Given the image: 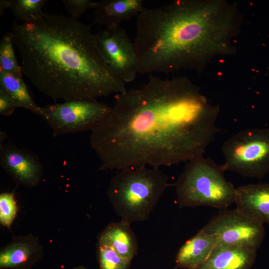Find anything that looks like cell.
<instances>
[{
	"instance_id": "obj_23",
	"label": "cell",
	"mask_w": 269,
	"mask_h": 269,
	"mask_svg": "<svg viewBox=\"0 0 269 269\" xmlns=\"http://www.w3.org/2000/svg\"><path fill=\"white\" fill-rule=\"evenodd\" d=\"M19 108L16 101L0 90V114L5 116H11L16 108Z\"/></svg>"
},
{
	"instance_id": "obj_14",
	"label": "cell",
	"mask_w": 269,
	"mask_h": 269,
	"mask_svg": "<svg viewBox=\"0 0 269 269\" xmlns=\"http://www.w3.org/2000/svg\"><path fill=\"white\" fill-rule=\"evenodd\" d=\"M142 0H103L95 2V21L106 28L119 26L124 20L136 17L144 8Z\"/></svg>"
},
{
	"instance_id": "obj_3",
	"label": "cell",
	"mask_w": 269,
	"mask_h": 269,
	"mask_svg": "<svg viewBox=\"0 0 269 269\" xmlns=\"http://www.w3.org/2000/svg\"><path fill=\"white\" fill-rule=\"evenodd\" d=\"M136 18L138 73L149 75L201 72L216 57L235 54L243 23L237 2L225 0H176Z\"/></svg>"
},
{
	"instance_id": "obj_17",
	"label": "cell",
	"mask_w": 269,
	"mask_h": 269,
	"mask_svg": "<svg viewBox=\"0 0 269 269\" xmlns=\"http://www.w3.org/2000/svg\"><path fill=\"white\" fill-rule=\"evenodd\" d=\"M0 90L13 99L19 108L41 116V108L31 97L22 77L0 70Z\"/></svg>"
},
{
	"instance_id": "obj_9",
	"label": "cell",
	"mask_w": 269,
	"mask_h": 269,
	"mask_svg": "<svg viewBox=\"0 0 269 269\" xmlns=\"http://www.w3.org/2000/svg\"><path fill=\"white\" fill-rule=\"evenodd\" d=\"M95 36L108 67L125 83L132 82L138 74L137 59L134 42L126 31L120 26L106 28Z\"/></svg>"
},
{
	"instance_id": "obj_2",
	"label": "cell",
	"mask_w": 269,
	"mask_h": 269,
	"mask_svg": "<svg viewBox=\"0 0 269 269\" xmlns=\"http://www.w3.org/2000/svg\"><path fill=\"white\" fill-rule=\"evenodd\" d=\"M10 33L22 74L55 101L96 100L127 91L103 60L91 26L77 18L44 13L34 22H13Z\"/></svg>"
},
{
	"instance_id": "obj_5",
	"label": "cell",
	"mask_w": 269,
	"mask_h": 269,
	"mask_svg": "<svg viewBox=\"0 0 269 269\" xmlns=\"http://www.w3.org/2000/svg\"><path fill=\"white\" fill-rule=\"evenodd\" d=\"M223 165L201 156L188 161L174 184L178 207L207 206L226 209L234 203L236 188Z\"/></svg>"
},
{
	"instance_id": "obj_20",
	"label": "cell",
	"mask_w": 269,
	"mask_h": 269,
	"mask_svg": "<svg viewBox=\"0 0 269 269\" xmlns=\"http://www.w3.org/2000/svg\"><path fill=\"white\" fill-rule=\"evenodd\" d=\"M97 256L99 269H129L131 263L112 248L97 244Z\"/></svg>"
},
{
	"instance_id": "obj_22",
	"label": "cell",
	"mask_w": 269,
	"mask_h": 269,
	"mask_svg": "<svg viewBox=\"0 0 269 269\" xmlns=\"http://www.w3.org/2000/svg\"><path fill=\"white\" fill-rule=\"evenodd\" d=\"M62 2L70 16L77 19L88 9L93 8L95 3L91 0H63Z\"/></svg>"
},
{
	"instance_id": "obj_10",
	"label": "cell",
	"mask_w": 269,
	"mask_h": 269,
	"mask_svg": "<svg viewBox=\"0 0 269 269\" xmlns=\"http://www.w3.org/2000/svg\"><path fill=\"white\" fill-rule=\"evenodd\" d=\"M0 163L17 185L35 187L42 179L43 167L38 157L10 142L0 144Z\"/></svg>"
},
{
	"instance_id": "obj_12",
	"label": "cell",
	"mask_w": 269,
	"mask_h": 269,
	"mask_svg": "<svg viewBox=\"0 0 269 269\" xmlns=\"http://www.w3.org/2000/svg\"><path fill=\"white\" fill-rule=\"evenodd\" d=\"M236 209L262 224L269 225V183H259L236 188Z\"/></svg>"
},
{
	"instance_id": "obj_24",
	"label": "cell",
	"mask_w": 269,
	"mask_h": 269,
	"mask_svg": "<svg viewBox=\"0 0 269 269\" xmlns=\"http://www.w3.org/2000/svg\"><path fill=\"white\" fill-rule=\"evenodd\" d=\"M10 8V0H0V14L2 15L4 11Z\"/></svg>"
},
{
	"instance_id": "obj_7",
	"label": "cell",
	"mask_w": 269,
	"mask_h": 269,
	"mask_svg": "<svg viewBox=\"0 0 269 269\" xmlns=\"http://www.w3.org/2000/svg\"><path fill=\"white\" fill-rule=\"evenodd\" d=\"M112 107L96 100H78L46 105L41 116L47 122L54 136L90 130L104 122Z\"/></svg>"
},
{
	"instance_id": "obj_1",
	"label": "cell",
	"mask_w": 269,
	"mask_h": 269,
	"mask_svg": "<svg viewBox=\"0 0 269 269\" xmlns=\"http://www.w3.org/2000/svg\"><path fill=\"white\" fill-rule=\"evenodd\" d=\"M115 98L110 114L90 137L100 170L188 162L203 156L220 131L219 106L186 76L150 74L141 88Z\"/></svg>"
},
{
	"instance_id": "obj_16",
	"label": "cell",
	"mask_w": 269,
	"mask_h": 269,
	"mask_svg": "<svg viewBox=\"0 0 269 269\" xmlns=\"http://www.w3.org/2000/svg\"><path fill=\"white\" fill-rule=\"evenodd\" d=\"M130 224L122 220L110 223L99 235L97 244L112 248L131 262L137 254L138 243Z\"/></svg>"
},
{
	"instance_id": "obj_19",
	"label": "cell",
	"mask_w": 269,
	"mask_h": 269,
	"mask_svg": "<svg viewBox=\"0 0 269 269\" xmlns=\"http://www.w3.org/2000/svg\"><path fill=\"white\" fill-rule=\"evenodd\" d=\"M13 46L11 33L4 34L0 42V70L22 77L21 67L16 60Z\"/></svg>"
},
{
	"instance_id": "obj_18",
	"label": "cell",
	"mask_w": 269,
	"mask_h": 269,
	"mask_svg": "<svg viewBox=\"0 0 269 269\" xmlns=\"http://www.w3.org/2000/svg\"><path fill=\"white\" fill-rule=\"evenodd\" d=\"M45 0H10V9L14 16L24 23L36 21L44 13L42 8Z\"/></svg>"
},
{
	"instance_id": "obj_13",
	"label": "cell",
	"mask_w": 269,
	"mask_h": 269,
	"mask_svg": "<svg viewBox=\"0 0 269 269\" xmlns=\"http://www.w3.org/2000/svg\"><path fill=\"white\" fill-rule=\"evenodd\" d=\"M217 243L216 235L206 234L200 229L178 250L175 256L177 267L197 269L207 260Z\"/></svg>"
},
{
	"instance_id": "obj_15",
	"label": "cell",
	"mask_w": 269,
	"mask_h": 269,
	"mask_svg": "<svg viewBox=\"0 0 269 269\" xmlns=\"http://www.w3.org/2000/svg\"><path fill=\"white\" fill-rule=\"evenodd\" d=\"M256 257L254 250L217 245L207 260L196 269H250Z\"/></svg>"
},
{
	"instance_id": "obj_21",
	"label": "cell",
	"mask_w": 269,
	"mask_h": 269,
	"mask_svg": "<svg viewBox=\"0 0 269 269\" xmlns=\"http://www.w3.org/2000/svg\"><path fill=\"white\" fill-rule=\"evenodd\" d=\"M17 212V205L13 192H4L0 194V223L9 228Z\"/></svg>"
},
{
	"instance_id": "obj_25",
	"label": "cell",
	"mask_w": 269,
	"mask_h": 269,
	"mask_svg": "<svg viewBox=\"0 0 269 269\" xmlns=\"http://www.w3.org/2000/svg\"><path fill=\"white\" fill-rule=\"evenodd\" d=\"M72 269H90L83 266H78L73 267Z\"/></svg>"
},
{
	"instance_id": "obj_6",
	"label": "cell",
	"mask_w": 269,
	"mask_h": 269,
	"mask_svg": "<svg viewBox=\"0 0 269 269\" xmlns=\"http://www.w3.org/2000/svg\"><path fill=\"white\" fill-rule=\"evenodd\" d=\"M226 170L261 179L269 173V130L250 129L231 136L221 148Z\"/></svg>"
},
{
	"instance_id": "obj_11",
	"label": "cell",
	"mask_w": 269,
	"mask_h": 269,
	"mask_svg": "<svg viewBox=\"0 0 269 269\" xmlns=\"http://www.w3.org/2000/svg\"><path fill=\"white\" fill-rule=\"evenodd\" d=\"M43 255L38 237L30 234L15 236L0 250V269H30Z\"/></svg>"
},
{
	"instance_id": "obj_4",
	"label": "cell",
	"mask_w": 269,
	"mask_h": 269,
	"mask_svg": "<svg viewBox=\"0 0 269 269\" xmlns=\"http://www.w3.org/2000/svg\"><path fill=\"white\" fill-rule=\"evenodd\" d=\"M168 186L159 168L128 167L112 177L107 194L117 215L131 224L147 220Z\"/></svg>"
},
{
	"instance_id": "obj_8",
	"label": "cell",
	"mask_w": 269,
	"mask_h": 269,
	"mask_svg": "<svg viewBox=\"0 0 269 269\" xmlns=\"http://www.w3.org/2000/svg\"><path fill=\"white\" fill-rule=\"evenodd\" d=\"M217 237V245L257 251L265 236L264 225L237 209L220 212L201 229Z\"/></svg>"
}]
</instances>
